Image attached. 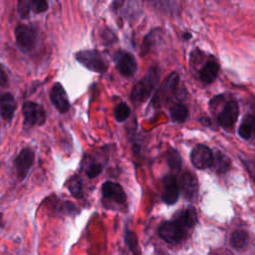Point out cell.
<instances>
[{
	"mask_svg": "<svg viewBox=\"0 0 255 255\" xmlns=\"http://www.w3.org/2000/svg\"><path fill=\"white\" fill-rule=\"evenodd\" d=\"M159 79L157 67H150L144 77L137 82L130 93V99L134 105H139L144 102L151 94Z\"/></svg>",
	"mask_w": 255,
	"mask_h": 255,
	"instance_id": "obj_1",
	"label": "cell"
},
{
	"mask_svg": "<svg viewBox=\"0 0 255 255\" xmlns=\"http://www.w3.org/2000/svg\"><path fill=\"white\" fill-rule=\"evenodd\" d=\"M76 60L80 62L87 69L97 72L105 73L108 69V63L104 55L98 50H84L76 54Z\"/></svg>",
	"mask_w": 255,
	"mask_h": 255,
	"instance_id": "obj_2",
	"label": "cell"
},
{
	"mask_svg": "<svg viewBox=\"0 0 255 255\" xmlns=\"http://www.w3.org/2000/svg\"><path fill=\"white\" fill-rule=\"evenodd\" d=\"M186 233L187 229L175 219L163 222L158 229L159 236L168 243H178L182 241L186 237Z\"/></svg>",
	"mask_w": 255,
	"mask_h": 255,
	"instance_id": "obj_3",
	"label": "cell"
},
{
	"mask_svg": "<svg viewBox=\"0 0 255 255\" xmlns=\"http://www.w3.org/2000/svg\"><path fill=\"white\" fill-rule=\"evenodd\" d=\"M15 38L18 47L24 52H30L37 43V36L34 29L28 25H18L15 28Z\"/></svg>",
	"mask_w": 255,
	"mask_h": 255,
	"instance_id": "obj_4",
	"label": "cell"
},
{
	"mask_svg": "<svg viewBox=\"0 0 255 255\" xmlns=\"http://www.w3.org/2000/svg\"><path fill=\"white\" fill-rule=\"evenodd\" d=\"M22 112L25 124L28 126H41L46 121V113L43 107L35 102H25Z\"/></svg>",
	"mask_w": 255,
	"mask_h": 255,
	"instance_id": "obj_5",
	"label": "cell"
},
{
	"mask_svg": "<svg viewBox=\"0 0 255 255\" xmlns=\"http://www.w3.org/2000/svg\"><path fill=\"white\" fill-rule=\"evenodd\" d=\"M114 60L117 70L124 77H131L135 73L137 65L134 57L130 53L120 50L115 54Z\"/></svg>",
	"mask_w": 255,
	"mask_h": 255,
	"instance_id": "obj_6",
	"label": "cell"
},
{
	"mask_svg": "<svg viewBox=\"0 0 255 255\" xmlns=\"http://www.w3.org/2000/svg\"><path fill=\"white\" fill-rule=\"evenodd\" d=\"M190 159L196 168L205 169L212 166L214 156L208 146L204 144H197L190 153Z\"/></svg>",
	"mask_w": 255,
	"mask_h": 255,
	"instance_id": "obj_7",
	"label": "cell"
},
{
	"mask_svg": "<svg viewBox=\"0 0 255 255\" xmlns=\"http://www.w3.org/2000/svg\"><path fill=\"white\" fill-rule=\"evenodd\" d=\"M239 115L238 104L234 100H229L225 103L222 110L217 116V121L219 125L225 128H232L237 121Z\"/></svg>",
	"mask_w": 255,
	"mask_h": 255,
	"instance_id": "obj_8",
	"label": "cell"
},
{
	"mask_svg": "<svg viewBox=\"0 0 255 255\" xmlns=\"http://www.w3.org/2000/svg\"><path fill=\"white\" fill-rule=\"evenodd\" d=\"M34 151L31 148H23L15 158V168L20 179L26 178L34 162Z\"/></svg>",
	"mask_w": 255,
	"mask_h": 255,
	"instance_id": "obj_9",
	"label": "cell"
},
{
	"mask_svg": "<svg viewBox=\"0 0 255 255\" xmlns=\"http://www.w3.org/2000/svg\"><path fill=\"white\" fill-rule=\"evenodd\" d=\"M179 185L172 174H166L162 178V192L161 199L166 204H173L177 201L179 196Z\"/></svg>",
	"mask_w": 255,
	"mask_h": 255,
	"instance_id": "obj_10",
	"label": "cell"
},
{
	"mask_svg": "<svg viewBox=\"0 0 255 255\" xmlns=\"http://www.w3.org/2000/svg\"><path fill=\"white\" fill-rule=\"evenodd\" d=\"M179 76L176 72H171L164 80L160 88L158 89L157 93L155 94V97L153 99V104L159 106L161 103L166 101L169 97V95L176 89L178 84Z\"/></svg>",
	"mask_w": 255,
	"mask_h": 255,
	"instance_id": "obj_11",
	"label": "cell"
},
{
	"mask_svg": "<svg viewBox=\"0 0 255 255\" xmlns=\"http://www.w3.org/2000/svg\"><path fill=\"white\" fill-rule=\"evenodd\" d=\"M102 194L106 201H113L118 204H124L127 200V195L122 185L114 181H106L103 184Z\"/></svg>",
	"mask_w": 255,
	"mask_h": 255,
	"instance_id": "obj_12",
	"label": "cell"
},
{
	"mask_svg": "<svg viewBox=\"0 0 255 255\" xmlns=\"http://www.w3.org/2000/svg\"><path fill=\"white\" fill-rule=\"evenodd\" d=\"M50 100L53 106L62 114L67 113L70 109V102L67 93L60 83H56L50 90Z\"/></svg>",
	"mask_w": 255,
	"mask_h": 255,
	"instance_id": "obj_13",
	"label": "cell"
},
{
	"mask_svg": "<svg viewBox=\"0 0 255 255\" xmlns=\"http://www.w3.org/2000/svg\"><path fill=\"white\" fill-rule=\"evenodd\" d=\"M179 188L187 200H193L198 191V181L196 176L191 172H184L180 177Z\"/></svg>",
	"mask_w": 255,
	"mask_h": 255,
	"instance_id": "obj_14",
	"label": "cell"
},
{
	"mask_svg": "<svg viewBox=\"0 0 255 255\" xmlns=\"http://www.w3.org/2000/svg\"><path fill=\"white\" fill-rule=\"evenodd\" d=\"M219 64L214 59H209L199 71V79L204 84H211L217 78Z\"/></svg>",
	"mask_w": 255,
	"mask_h": 255,
	"instance_id": "obj_15",
	"label": "cell"
},
{
	"mask_svg": "<svg viewBox=\"0 0 255 255\" xmlns=\"http://www.w3.org/2000/svg\"><path fill=\"white\" fill-rule=\"evenodd\" d=\"M16 110V102L10 93L2 94L0 98V113L4 121H11Z\"/></svg>",
	"mask_w": 255,
	"mask_h": 255,
	"instance_id": "obj_16",
	"label": "cell"
},
{
	"mask_svg": "<svg viewBox=\"0 0 255 255\" xmlns=\"http://www.w3.org/2000/svg\"><path fill=\"white\" fill-rule=\"evenodd\" d=\"M174 219L178 221L185 229L192 228L197 222L196 210L192 206H188L185 209H182L176 213Z\"/></svg>",
	"mask_w": 255,
	"mask_h": 255,
	"instance_id": "obj_17",
	"label": "cell"
},
{
	"mask_svg": "<svg viewBox=\"0 0 255 255\" xmlns=\"http://www.w3.org/2000/svg\"><path fill=\"white\" fill-rule=\"evenodd\" d=\"M238 133L245 139H255V116H246L238 128Z\"/></svg>",
	"mask_w": 255,
	"mask_h": 255,
	"instance_id": "obj_18",
	"label": "cell"
},
{
	"mask_svg": "<svg viewBox=\"0 0 255 255\" xmlns=\"http://www.w3.org/2000/svg\"><path fill=\"white\" fill-rule=\"evenodd\" d=\"M170 119L174 123H183L188 117V110L183 104H173L169 108Z\"/></svg>",
	"mask_w": 255,
	"mask_h": 255,
	"instance_id": "obj_19",
	"label": "cell"
},
{
	"mask_svg": "<svg viewBox=\"0 0 255 255\" xmlns=\"http://www.w3.org/2000/svg\"><path fill=\"white\" fill-rule=\"evenodd\" d=\"M230 159L227 155L222 153L221 151H217L214 155V160H213V166L214 169L218 173H224L230 168Z\"/></svg>",
	"mask_w": 255,
	"mask_h": 255,
	"instance_id": "obj_20",
	"label": "cell"
},
{
	"mask_svg": "<svg viewBox=\"0 0 255 255\" xmlns=\"http://www.w3.org/2000/svg\"><path fill=\"white\" fill-rule=\"evenodd\" d=\"M67 187L74 197L81 198L83 196V183L79 176L71 177L67 182Z\"/></svg>",
	"mask_w": 255,
	"mask_h": 255,
	"instance_id": "obj_21",
	"label": "cell"
},
{
	"mask_svg": "<svg viewBox=\"0 0 255 255\" xmlns=\"http://www.w3.org/2000/svg\"><path fill=\"white\" fill-rule=\"evenodd\" d=\"M248 242V234L244 230H237L232 233L230 237V243L234 248L241 249Z\"/></svg>",
	"mask_w": 255,
	"mask_h": 255,
	"instance_id": "obj_22",
	"label": "cell"
},
{
	"mask_svg": "<svg viewBox=\"0 0 255 255\" xmlns=\"http://www.w3.org/2000/svg\"><path fill=\"white\" fill-rule=\"evenodd\" d=\"M130 115V109L128 104L122 102L115 106L114 108V116L118 122L126 121Z\"/></svg>",
	"mask_w": 255,
	"mask_h": 255,
	"instance_id": "obj_23",
	"label": "cell"
},
{
	"mask_svg": "<svg viewBox=\"0 0 255 255\" xmlns=\"http://www.w3.org/2000/svg\"><path fill=\"white\" fill-rule=\"evenodd\" d=\"M126 242L129 250L133 253V255H139V246H138L136 234L134 232L129 230L126 232Z\"/></svg>",
	"mask_w": 255,
	"mask_h": 255,
	"instance_id": "obj_24",
	"label": "cell"
},
{
	"mask_svg": "<svg viewBox=\"0 0 255 255\" xmlns=\"http://www.w3.org/2000/svg\"><path fill=\"white\" fill-rule=\"evenodd\" d=\"M167 163L169 165V167L172 170H179L180 166H181V158L178 154V152L174 149H171L170 151L167 152Z\"/></svg>",
	"mask_w": 255,
	"mask_h": 255,
	"instance_id": "obj_25",
	"label": "cell"
},
{
	"mask_svg": "<svg viewBox=\"0 0 255 255\" xmlns=\"http://www.w3.org/2000/svg\"><path fill=\"white\" fill-rule=\"evenodd\" d=\"M17 10H18V13L20 14V16L22 18L24 17H27L30 10H32L31 8V1H28V0H20L18 1L17 3Z\"/></svg>",
	"mask_w": 255,
	"mask_h": 255,
	"instance_id": "obj_26",
	"label": "cell"
},
{
	"mask_svg": "<svg viewBox=\"0 0 255 255\" xmlns=\"http://www.w3.org/2000/svg\"><path fill=\"white\" fill-rule=\"evenodd\" d=\"M102 171H103V164H101L99 162H92L89 164V166L86 170V173H87L88 177L94 178V177L98 176Z\"/></svg>",
	"mask_w": 255,
	"mask_h": 255,
	"instance_id": "obj_27",
	"label": "cell"
},
{
	"mask_svg": "<svg viewBox=\"0 0 255 255\" xmlns=\"http://www.w3.org/2000/svg\"><path fill=\"white\" fill-rule=\"evenodd\" d=\"M31 8L35 13H43L48 9V3L44 0H32Z\"/></svg>",
	"mask_w": 255,
	"mask_h": 255,
	"instance_id": "obj_28",
	"label": "cell"
},
{
	"mask_svg": "<svg viewBox=\"0 0 255 255\" xmlns=\"http://www.w3.org/2000/svg\"><path fill=\"white\" fill-rule=\"evenodd\" d=\"M63 210L65 213H68V214H73L74 212H78V208L76 207V205L71 202H65L63 204Z\"/></svg>",
	"mask_w": 255,
	"mask_h": 255,
	"instance_id": "obj_29",
	"label": "cell"
},
{
	"mask_svg": "<svg viewBox=\"0 0 255 255\" xmlns=\"http://www.w3.org/2000/svg\"><path fill=\"white\" fill-rule=\"evenodd\" d=\"M5 82H6L5 72L2 70V71H1V85H2V86H4V85H5Z\"/></svg>",
	"mask_w": 255,
	"mask_h": 255,
	"instance_id": "obj_30",
	"label": "cell"
}]
</instances>
